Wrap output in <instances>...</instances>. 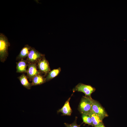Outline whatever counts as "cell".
I'll return each instance as SVG.
<instances>
[{
	"label": "cell",
	"instance_id": "10",
	"mask_svg": "<svg viewBox=\"0 0 127 127\" xmlns=\"http://www.w3.org/2000/svg\"><path fill=\"white\" fill-rule=\"evenodd\" d=\"M71 97L68 99L66 101L64 106L58 111V112L62 113L63 115H70L72 110L70 106L69 101Z\"/></svg>",
	"mask_w": 127,
	"mask_h": 127
},
{
	"label": "cell",
	"instance_id": "6",
	"mask_svg": "<svg viewBox=\"0 0 127 127\" xmlns=\"http://www.w3.org/2000/svg\"><path fill=\"white\" fill-rule=\"evenodd\" d=\"M91 112L98 115L103 118L108 116V115L104 108L97 101L93 100Z\"/></svg>",
	"mask_w": 127,
	"mask_h": 127
},
{
	"label": "cell",
	"instance_id": "4",
	"mask_svg": "<svg viewBox=\"0 0 127 127\" xmlns=\"http://www.w3.org/2000/svg\"><path fill=\"white\" fill-rule=\"evenodd\" d=\"M95 90V88L91 85L79 83L78 84L73 90L74 91H77L84 93L85 96H90L91 94Z\"/></svg>",
	"mask_w": 127,
	"mask_h": 127
},
{
	"label": "cell",
	"instance_id": "17",
	"mask_svg": "<svg viewBox=\"0 0 127 127\" xmlns=\"http://www.w3.org/2000/svg\"><path fill=\"white\" fill-rule=\"evenodd\" d=\"M97 127H105L104 126L103 123H102L100 125Z\"/></svg>",
	"mask_w": 127,
	"mask_h": 127
},
{
	"label": "cell",
	"instance_id": "1",
	"mask_svg": "<svg viewBox=\"0 0 127 127\" xmlns=\"http://www.w3.org/2000/svg\"><path fill=\"white\" fill-rule=\"evenodd\" d=\"M10 46L7 37L3 34H0V60L4 62L8 56V49Z\"/></svg>",
	"mask_w": 127,
	"mask_h": 127
},
{
	"label": "cell",
	"instance_id": "5",
	"mask_svg": "<svg viewBox=\"0 0 127 127\" xmlns=\"http://www.w3.org/2000/svg\"><path fill=\"white\" fill-rule=\"evenodd\" d=\"M37 67L40 73L47 75L51 71L48 61L45 56L40 59L37 63Z\"/></svg>",
	"mask_w": 127,
	"mask_h": 127
},
{
	"label": "cell",
	"instance_id": "8",
	"mask_svg": "<svg viewBox=\"0 0 127 127\" xmlns=\"http://www.w3.org/2000/svg\"><path fill=\"white\" fill-rule=\"evenodd\" d=\"M16 72L20 73L27 72V67L28 63L26 60L22 59L16 63Z\"/></svg>",
	"mask_w": 127,
	"mask_h": 127
},
{
	"label": "cell",
	"instance_id": "12",
	"mask_svg": "<svg viewBox=\"0 0 127 127\" xmlns=\"http://www.w3.org/2000/svg\"><path fill=\"white\" fill-rule=\"evenodd\" d=\"M31 81L32 86L40 85L46 82L45 78L41 74H38L35 76L32 79Z\"/></svg>",
	"mask_w": 127,
	"mask_h": 127
},
{
	"label": "cell",
	"instance_id": "15",
	"mask_svg": "<svg viewBox=\"0 0 127 127\" xmlns=\"http://www.w3.org/2000/svg\"><path fill=\"white\" fill-rule=\"evenodd\" d=\"M82 118L83 122L93 126V123L91 119L88 114H82Z\"/></svg>",
	"mask_w": 127,
	"mask_h": 127
},
{
	"label": "cell",
	"instance_id": "14",
	"mask_svg": "<svg viewBox=\"0 0 127 127\" xmlns=\"http://www.w3.org/2000/svg\"><path fill=\"white\" fill-rule=\"evenodd\" d=\"M61 71V68L59 67L50 71L47 75L45 78L46 81L48 82L55 78L59 74Z\"/></svg>",
	"mask_w": 127,
	"mask_h": 127
},
{
	"label": "cell",
	"instance_id": "11",
	"mask_svg": "<svg viewBox=\"0 0 127 127\" xmlns=\"http://www.w3.org/2000/svg\"><path fill=\"white\" fill-rule=\"evenodd\" d=\"M31 47L28 44H26L22 49L16 58V60H21L27 57L29 51Z\"/></svg>",
	"mask_w": 127,
	"mask_h": 127
},
{
	"label": "cell",
	"instance_id": "13",
	"mask_svg": "<svg viewBox=\"0 0 127 127\" xmlns=\"http://www.w3.org/2000/svg\"><path fill=\"white\" fill-rule=\"evenodd\" d=\"M21 84L25 88L30 89L32 86V83H30L28 80V77L24 74H22L18 77Z\"/></svg>",
	"mask_w": 127,
	"mask_h": 127
},
{
	"label": "cell",
	"instance_id": "2",
	"mask_svg": "<svg viewBox=\"0 0 127 127\" xmlns=\"http://www.w3.org/2000/svg\"><path fill=\"white\" fill-rule=\"evenodd\" d=\"M93 100L91 96H83L82 98L78 109L82 114H88L91 111Z\"/></svg>",
	"mask_w": 127,
	"mask_h": 127
},
{
	"label": "cell",
	"instance_id": "9",
	"mask_svg": "<svg viewBox=\"0 0 127 127\" xmlns=\"http://www.w3.org/2000/svg\"><path fill=\"white\" fill-rule=\"evenodd\" d=\"M88 114L91 119L93 126L97 127L103 123V118L101 116L91 111Z\"/></svg>",
	"mask_w": 127,
	"mask_h": 127
},
{
	"label": "cell",
	"instance_id": "7",
	"mask_svg": "<svg viewBox=\"0 0 127 127\" xmlns=\"http://www.w3.org/2000/svg\"><path fill=\"white\" fill-rule=\"evenodd\" d=\"M27 76L30 81L36 75L41 74L37 69V65L36 63H28Z\"/></svg>",
	"mask_w": 127,
	"mask_h": 127
},
{
	"label": "cell",
	"instance_id": "16",
	"mask_svg": "<svg viewBox=\"0 0 127 127\" xmlns=\"http://www.w3.org/2000/svg\"><path fill=\"white\" fill-rule=\"evenodd\" d=\"M66 127H80V125H78L76 123V120L71 124L64 123Z\"/></svg>",
	"mask_w": 127,
	"mask_h": 127
},
{
	"label": "cell",
	"instance_id": "3",
	"mask_svg": "<svg viewBox=\"0 0 127 127\" xmlns=\"http://www.w3.org/2000/svg\"><path fill=\"white\" fill-rule=\"evenodd\" d=\"M44 56V55L40 52L34 48L31 47L26 60L28 63L37 64L40 59Z\"/></svg>",
	"mask_w": 127,
	"mask_h": 127
}]
</instances>
